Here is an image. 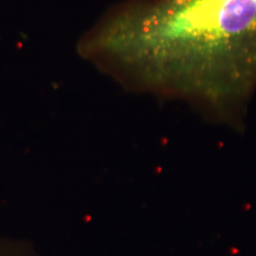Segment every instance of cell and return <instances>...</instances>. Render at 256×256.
Returning a JSON list of instances; mask_svg holds the SVG:
<instances>
[{
  "label": "cell",
  "instance_id": "cell-1",
  "mask_svg": "<svg viewBox=\"0 0 256 256\" xmlns=\"http://www.w3.org/2000/svg\"><path fill=\"white\" fill-rule=\"evenodd\" d=\"M76 52L134 88L234 104L256 88V0H122Z\"/></svg>",
  "mask_w": 256,
  "mask_h": 256
}]
</instances>
